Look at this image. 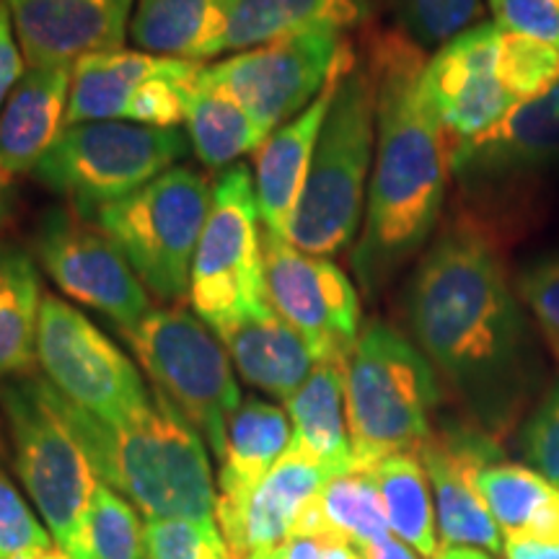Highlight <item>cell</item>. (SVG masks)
Segmentation results:
<instances>
[{"label":"cell","instance_id":"1","mask_svg":"<svg viewBox=\"0 0 559 559\" xmlns=\"http://www.w3.org/2000/svg\"><path fill=\"white\" fill-rule=\"evenodd\" d=\"M415 345L449 381L472 423L508 438L536 407L544 347L502 243L472 215H451L419 254L404 290Z\"/></svg>","mask_w":559,"mask_h":559},{"label":"cell","instance_id":"2","mask_svg":"<svg viewBox=\"0 0 559 559\" xmlns=\"http://www.w3.org/2000/svg\"><path fill=\"white\" fill-rule=\"evenodd\" d=\"M362 58L376 79V153L353 272L366 296L386 290L436 234L451 164L423 96L428 55L400 29L370 32Z\"/></svg>","mask_w":559,"mask_h":559},{"label":"cell","instance_id":"3","mask_svg":"<svg viewBox=\"0 0 559 559\" xmlns=\"http://www.w3.org/2000/svg\"><path fill=\"white\" fill-rule=\"evenodd\" d=\"M47 400L79 440L96 477L153 519H215L213 472L200 432L164 396L120 423L68 402L45 379Z\"/></svg>","mask_w":559,"mask_h":559},{"label":"cell","instance_id":"4","mask_svg":"<svg viewBox=\"0 0 559 559\" xmlns=\"http://www.w3.org/2000/svg\"><path fill=\"white\" fill-rule=\"evenodd\" d=\"M449 164L466 198L461 213L500 243L513 241L539 218L544 192L559 177V83L451 148Z\"/></svg>","mask_w":559,"mask_h":559},{"label":"cell","instance_id":"5","mask_svg":"<svg viewBox=\"0 0 559 559\" xmlns=\"http://www.w3.org/2000/svg\"><path fill=\"white\" fill-rule=\"evenodd\" d=\"M376 153V79L360 58L334 91L288 241L334 257L358 241Z\"/></svg>","mask_w":559,"mask_h":559},{"label":"cell","instance_id":"6","mask_svg":"<svg viewBox=\"0 0 559 559\" xmlns=\"http://www.w3.org/2000/svg\"><path fill=\"white\" fill-rule=\"evenodd\" d=\"M345 402L355 469H373L428 440L440 402L438 370L407 334L370 321L347 358Z\"/></svg>","mask_w":559,"mask_h":559},{"label":"cell","instance_id":"7","mask_svg":"<svg viewBox=\"0 0 559 559\" xmlns=\"http://www.w3.org/2000/svg\"><path fill=\"white\" fill-rule=\"evenodd\" d=\"M213 187L192 166H174L124 200L94 215L96 226L117 243L151 296H190L194 251L205 228Z\"/></svg>","mask_w":559,"mask_h":559},{"label":"cell","instance_id":"8","mask_svg":"<svg viewBox=\"0 0 559 559\" xmlns=\"http://www.w3.org/2000/svg\"><path fill=\"white\" fill-rule=\"evenodd\" d=\"M190 151V138L179 128L81 122L62 128L32 174L41 187L68 200L70 210L94 218L102 207L174 169Z\"/></svg>","mask_w":559,"mask_h":559},{"label":"cell","instance_id":"9","mask_svg":"<svg viewBox=\"0 0 559 559\" xmlns=\"http://www.w3.org/2000/svg\"><path fill=\"white\" fill-rule=\"evenodd\" d=\"M156 391L223 459L230 417L241 407L230 358L215 332L194 313L174 306L151 309L120 330Z\"/></svg>","mask_w":559,"mask_h":559},{"label":"cell","instance_id":"10","mask_svg":"<svg viewBox=\"0 0 559 559\" xmlns=\"http://www.w3.org/2000/svg\"><path fill=\"white\" fill-rule=\"evenodd\" d=\"M262 234L254 179L243 164L230 166L213 185L190 275L192 309L213 332L270 304L264 290Z\"/></svg>","mask_w":559,"mask_h":559},{"label":"cell","instance_id":"11","mask_svg":"<svg viewBox=\"0 0 559 559\" xmlns=\"http://www.w3.org/2000/svg\"><path fill=\"white\" fill-rule=\"evenodd\" d=\"M13 440V461L26 492L47 523V531L66 547L99 477L81 443L47 400L45 379L24 376L0 389Z\"/></svg>","mask_w":559,"mask_h":559},{"label":"cell","instance_id":"12","mask_svg":"<svg viewBox=\"0 0 559 559\" xmlns=\"http://www.w3.org/2000/svg\"><path fill=\"white\" fill-rule=\"evenodd\" d=\"M37 362L68 402L104 423H120L153 404L135 362L62 298L41 300Z\"/></svg>","mask_w":559,"mask_h":559},{"label":"cell","instance_id":"13","mask_svg":"<svg viewBox=\"0 0 559 559\" xmlns=\"http://www.w3.org/2000/svg\"><path fill=\"white\" fill-rule=\"evenodd\" d=\"M349 47L347 34H290L205 66L202 75L275 132L324 91Z\"/></svg>","mask_w":559,"mask_h":559},{"label":"cell","instance_id":"14","mask_svg":"<svg viewBox=\"0 0 559 559\" xmlns=\"http://www.w3.org/2000/svg\"><path fill=\"white\" fill-rule=\"evenodd\" d=\"M264 290L270 306L304 337L313 360L347 362L360 337V293L332 257L262 234Z\"/></svg>","mask_w":559,"mask_h":559},{"label":"cell","instance_id":"15","mask_svg":"<svg viewBox=\"0 0 559 559\" xmlns=\"http://www.w3.org/2000/svg\"><path fill=\"white\" fill-rule=\"evenodd\" d=\"M34 251L68 298L102 311L120 330L135 326L153 309L151 293L117 243L75 210H50L34 236Z\"/></svg>","mask_w":559,"mask_h":559},{"label":"cell","instance_id":"16","mask_svg":"<svg viewBox=\"0 0 559 559\" xmlns=\"http://www.w3.org/2000/svg\"><path fill=\"white\" fill-rule=\"evenodd\" d=\"M500 26L481 21L428 58L423 96L443 130L449 151L495 128L519 104L500 79Z\"/></svg>","mask_w":559,"mask_h":559},{"label":"cell","instance_id":"17","mask_svg":"<svg viewBox=\"0 0 559 559\" xmlns=\"http://www.w3.org/2000/svg\"><path fill=\"white\" fill-rule=\"evenodd\" d=\"M436 492L438 534L445 547L502 549V534L481 500L477 477L485 466L506 459L498 438L474 423H445L417 451Z\"/></svg>","mask_w":559,"mask_h":559},{"label":"cell","instance_id":"18","mask_svg":"<svg viewBox=\"0 0 559 559\" xmlns=\"http://www.w3.org/2000/svg\"><path fill=\"white\" fill-rule=\"evenodd\" d=\"M29 68L122 50L138 0H5Z\"/></svg>","mask_w":559,"mask_h":559},{"label":"cell","instance_id":"19","mask_svg":"<svg viewBox=\"0 0 559 559\" xmlns=\"http://www.w3.org/2000/svg\"><path fill=\"white\" fill-rule=\"evenodd\" d=\"M355 62H358V52H355L353 45L345 52V58L340 60V66L334 68V73L317 99L298 117H293L290 122L280 124L267 138V143L257 151L254 190L257 200H260L264 230H270V234L288 239L290 223L296 218L300 194H304L306 179H309L311 160L313 153H317L326 111L332 107L334 91H337L340 81L345 79V73Z\"/></svg>","mask_w":559,"mask_h":559},{"label":"cell","instance_id":"20","mask_svg":"<svg viewBox=\"0 0 559 559\" xmlns=\"http://www.w3.org/2000/svg\"><path fill=\"white\" fill-rule=\"evenodd\" d=\"M326 479H332V474L324 466L288 445L283 459L247 500L234 508H215L221 534L234 559L283 547L300 513L321 492Z\"/></svg>","mask_w":559,"mask_h":559},{"label":"cell","instance_id":"21","mask_svg":"<svg viewBox=\"0 0 559 559\" xmlns=\"http://www.w3.org/2000/svg\"><path fill=\"white\" fill-rule=\"evenodd\" d=\"M215 337L249 386L288 402L317 366L309 345L270 304L236 317Z\"/></svg>","mask_w":559,"mask_h":559},{"label":"cell","instance_id":"22","mask_svg":"<svg viewBox=\"0 0 559 559\" xmlns=\"http://www.w3.org/2000/svg\"><path fill=\"white\" fill-rule=\"evenodd\" d=\"M75 66L29 68L0 109V169L29 174L66 128Z\"/></svg>","mask_w":559,"mask_h":559},{"label":"cell","instance_id":"23","mask_svg":"<svg viewBox=\"0 0 559 559\" xmlns=\"http://www.w3.org/2000/svg\"><path fill=\"white\" fill-rule=\"evenodd\" d=\"M236 0H138L128 39L158 58L200 62L228 52Z\"/></svg>","mask_w":559,"mask_h":559},{"label":"cell","instance_id":"24","mask_svg":"<svg viewBox=\"0 0 559 559\" xmlns=\"http://www.w3.org/2000/svg\"><path fill=\"white\" fill-rule=\"evenodd\" d=\"M181 60L143 50H109L75 62L66 128L81 122H130L140 96Z\"/></svg>","mask_w":559,"mask_h":559},{"label":"cell","instance_id":"25","mask_svg":"<svg viewBox=\"0 0 559 559\" xmlns=\"http://www.w3.org/2000/svg\"><path fill=\"white\" fill-rule=\"evenodd\" d=\"M347 362H317L296 394L285 402L293 428L290 449L324 466L332 477L353 472V443L345 402Z\"/></svg>","mask_w":559,"mask_h":559},{"label":"cell","instance_id":"26","mask_svg":"<svg viewBox=\"0 0 559 559\" xmlns=\"http://www.w3.org/2000/svg\"><path fill=\"white\" fill-rule=\"evenodd\" d=\"M376 0H236L228 26V52L306 32L347 34L373 19Z\"/></svg>","mask_w":559,"mask_h":559},{"label":"cell","instance_id":"27","mask_svg":"<svg viewBox=\"0 0 559 559\" xmlns=\"http://www.w3.org/2000/svg\"><path fill=\"white\" fill-rule=\"evenodd\" d=\"M290 438L288 412L254 396L241 402L228 425L215 508H234L247 500L288 451Z\"/></svg>","mask_w":559,"mask_h":559},{"label":"cell","instance_id":"28","mask_svg":"<svg viewBox=\"0 0 559 559\" xmlns=\"http://www.w3.org/2000/svg\"><path fill=\"white\" fill-rule=\"evenodd\" d=\"M202 68L185 91L187 138L200 164L207 169H230L239 158L260 151L272 132L228 91L210 83Z\"/></svg>","mask_w":559,"mask_h":559},{"label":"cell","instance_id":"29","mask_svg":"<svg viewBox=\"0 0 559 559\" xmlns=\"http://www.w3.org/2000/svg\"><path fill=\"white\" fill-rule=\"evenodd\" d=\"M481 500L506 539H559V487L513 461H495L477 477Z\"/></svg>","mask_w":559,"mask_h":559},{"label":"cell","instance_id":"30","mask_svg":"<svg viewBox=\"0 0 559 559\" xmlns=\"http://www.w3.org/2000/svg\"><path fill=\"white\" fill-rule=\"evenodd\" d=\"M37 262L24 249H0V379L26 376L37 362L41 313Z\"/></svg>","mask_w":559,"mask_h":559},{"label":"cell","instance_id":"31","mask_svg":"<svg viewBox=\"0 0 559 559\" xmlns=\"http://www.w3.org/2000/svg\"><path fill=\"white\" fill-rule=\"evenodd\" d=\"M386 510L391 534L432 559L438 555V515L430 498V479L417 453H394L370 469Z\"/></svg>","mask_w":559,"mask_h":559},{"label":"cell","instance_id":"32","mask_svg":"<svg viewBox=\"0 0 559 559\" xmlns=\"http://www.w3.org/2000/svg\"><path fill=\"white\" fill-rule=\"evenodd\" d=\"M62 549L70 559H145V526L130 500L99 481Z\"/></svg>","mask_w":559,"mask_h":559},{"label":"cell","instance_id":"33","mask_svg":"<svg viewBox=\"0 0 559 559\" xmlns=\"http://www.w3.org/2000/svg\"><path fill=\"white\" fill-rule=\"evenodd\" d=\"M317 502L326 528L337 531L360 551L391 536L379 485L370 469H353L326 479Z\"/></svg>","mask_w":559,"mask_h":559},{"label":"cell","instance_id":"34","mask_svg":"<svg viewBox=\"0 0 559 559\" xmlns=\"http://www.w3.org/2000/svg\"><path fill=\"white\" fill-rule=\"evenodd\" d=\"M396 29L407 34L425 52L445 45L474 26L481 13V0H383Z\"/></svg>","mask_w":559,"mask_h":559},{"label":"cell","instance_id":"35","mask_svg":"<svg viewBox=\"0 0 559 559\" xmlns=\"http://www.w3.org/2000/svg\"><path fill=\"white\" fill-rule=\"evenodd\" d=\"M500 79L519 102L536 99L559 83V50L547 41L502 32Z\"/></svg>","mask_w":559,"mask_h":559},{"label":"cell","instance_id":"36","mask_svg":"<svg viewBox=\"0 0 559 559\" xmlns=\"http://www.w3.org/2000/svg\"><path fill=\"white\" fill-rule=\"evenodd\" d=\"M145 559H234L215 519L145 523Z\"/></svg>","mask_w":559,"mask_h":559},{"label":"cell","instance_id":"37","mask_svg":"<svg viewBox=\"0 0 559 559\" xmlns=\"http://www.w3.org/2000/svg\"><path fill=\"white\" fill-rule=\"evenodd\" d=\"M515 290L534 321L544 353L559 366V251L526 264L515 277Z\"/></svg>","mask_w":559,"mask_h":559},{"label":"cell","instance_id":"38","mask_svg":"<svg viewBox=\"0 0 559 559\" xmlns=\"http://www.w3.org/2000/svg\"><path fill=\"white\" fill-rule=\"evenodd\" d=\"M519 449L531 469L559 487V381L523 419Z\"/></svg>","mask_w":559,"mask_h":559},{"label":"cell","instance_id":"39","mask_svg":"<svg viewBox=\"0 0 559 559\" xmlns=\"http://www.w3.org/2000/svg\"><path fill=\"white\" fill-rule=\"evenodd\" d=\"M52 534L37 521L29 502L0 472V559H16L52 547Z\"/></svg>","mask_w":559,"mask_h":559},{"label":"cell","instance_id":"40","mask_svg":"<svg viewBox=\"0 0 559 559\" xmlns=\"http://www.w3.org/2000/svg\"><path fill=\"white\" fill-rule=\"evenodd\" d=\"M502 32L547 41L559 50V0H487Z\"/></svg>","mask_w":559,"mask_h":559},{"label":"cell","instance_id":"41","mask_svg":"<svg viewBox=\"0 0 559 559\" xmlns=\"http://www.w3.org/2000/svg\"><path fill=\"white\" fill-rule=\"evenodd\" d=\"M277 551L280 559H366L353 542L332 528L296 531Z\"/></svg>","mask_w":559,"mask_h":559},{"label":"cell","instance_id":"42","mask_svg":"<svg viewBox=\"0 0 559 559\" xmlns=\"http://www.w3.org/2000/svg\"><path fill=\"white\" fill-rule=\"evenodd\" d=\"M24 52H21L16 26H13L11 9L5 0H0V109L16 83L24 79Z\"/></svg>","mask_w":559,"mask_h":559},{"label":"cell","instance_id":"43","mask_svg":"<svg viewBox=\"0 0 559 559\" xmlns=\"http://www.w3.org/2000/svg\"><path fill=\"white\" fill-rule=\"evenodd\" d=\"M506 559H559V539H506Z\"/></svg>","mask_w":559,"mask_h":559},{"label":"cell","instance_id":"44","mask_svg":"<svg viewBox=\"0 0 559 559\" xmlns=\"http://www.w3.org/2000/svg\"><path fill=\"white\" fill-rule=\"evenodd\" d=\"M362 557L366 559H417V551L396 539V536H389L386 542L376 544V547L362 551Z\"/></svg>","mask_w":559,"mask_h":559},{"label":"cell","instance_id":"45","mask_svg":"<svg viewBox=\"0 0 559 559\" xmlns=\"http://www.w3.org/2000/svg\"><path fill=\"white\" fill-rule=\"evenodd\" d=\"M432 559H492V557L474 547H445L440 549Z\"/></svg>","mask_w":559,"mask_h":559},{"label":"cell","instance_id":"46","mask_svg":"<svg viewBox=\"0 0 559 559\" xmlns=\"http://www.w3.org/2000/svg\"><path fill=\"white\" fill-rule=\"evenodd\" d=\"M16 559H70V557H68V551L60 547V544H52V547L29 551V555H21Z\"/></svg>","mask_w":559,"mask_h":559},{"label":"cell","instance_id":"47","mask_svg":"<svg viewBox=\"0 0 559 559\" xmlns=\"http://www.w3.org/2000/svg\"><path fill=\"white\" fill-rule=\"evenodd\" d=\"M247 559H280V551H277V549H264V551H254V555H249Z\"/></svg>","mask_w":559,"mask_h":559},{"label":"cell","instance_id":"48","mask_svg":"<svg viewBox=\"0 0 559 559\" xmlns=\"http://www.w3.org/2000/svg\"><path fill=\"white\" fill-rule=\"evenodd\" d=\"M3 187H5V185H0V223H3L5 210H9V194H5Z\"/></svg>","mask_w":559,"mask_h":559},{"label":"cell","instance_id":"49","mask_svg":"<svg viewBox=\"0 0 559 559\" xmlns=\"http://www.w3.org/2000/svg\"><path fill=\"white\" fill-rule=\"evenodd\" d=\"M9 181V174H3V169H0V185H5Z\"/></svg>","mask_w":559,"mask_h":559}]
</instances>
